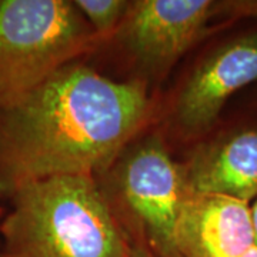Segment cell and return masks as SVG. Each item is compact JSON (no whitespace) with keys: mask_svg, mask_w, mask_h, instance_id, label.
<instances>
[{"mask_svg":"<svg viewBox=\"0 0 257 257\" xmlns=\"http://www.w3.org/2000/svg\"><path fill=\"white\" fill-rule=\"evenodd\" d=\"M152 113L146 86L74 62L0 111V196L55 176L109 170Z\"/></svg>","mask_w":257,"mask_h":257,"instance_id":"6da1fadb","label":"cell"},{"mask_svg":"<svg viewBox=\"0 0 257 257\" xmlns=\"http://www.w3.org/2000/svg\"><path fill=\"white\" fill-rule=\"evenodd\" d=\"M0 224L8 257H128L132 239L93 176L22 184Z\"/></svg>","mask_w":257,"mask_h":257,"instance_id":"7a4b0ae2","label":"cell"},{"mask_svg":"<svg viewBox=\"0 0 257 257\" xmlns=\"http://www.w3.org/2000/svg\"><path fill=\"white\" fill-rule=\"evenodd\" d=\"M100 42L73 2L0 0V111Z\"/></svg>","mask_w":257,"mask_h":257,"instance_id":"3957f363","label":"cell"},{"mask_svg":"<svg viewBox=\"0 0 257 257\" xmlns=\"http://www.w3.org/2000/svg\"><path fill=\"white\" fill-rule=\"evenodd\" d=\"M110 169L120 209L132 223L128 236L145 240L157 257H180L176 223L190 187L163 139L149 135L128 145Z\"/></svg>","mask_w":257,"mask_h":257,"instance_id":"277c9868","label":"cell"},{"mask_svg":"<svg viewBox=\"0 0 257 257\" xmlns=\"http://www.w3.org/2000/svg\"><path fill=\"white\" fill-rule=\"evenodd\" d=\"M234 5L210 0L130 2L116 35L143 69L165 73L204 36L213 18Z\"/></svg>","mask_w":257,"mask_h":257,"instance_id":"5b68a950","label":"cell"},{"mask_svg":"<svg viewBox=\"0 0 257 257\" xmlns=\"http://www.w3.org/2000/svg\"><path fill=\"white\" fill-rule=\"evenodd\" d=\"M257 80V32L221 45L199 64L177 96L173 117L187 136L217 120L234 93Z\"/></svg>","mask_w":257,"mask_h":257,"instance_id":"8992f818","label":"cell"},{"mask_svg":"<svg viewBox=\"0 0 257 257\" xmlns=\"http://www.w3.org/2000/svg\"><path fill=\"white\" fill-rule=\"evenodd\" d=\"M175 243L180 257H241L254 246L250 207L190 189L176 223Z\"/></svg>","mask_w":257,"mask_h":257,"instance_id":"52a82bcc","label":"cell"},{"mask_svg":"<svg viewBox=\"0 0 257 257\" xmlns=\"http://www.w3.org/2000/svg\"><path fill=\"white\" fill-rule=\"evenodd\" d=\"M184 166L193 192L248 204L257 199V130H243L197 147Z\"/></svg>","mask_w":257,"mask_h":257,"instance_id":"ba28073f","label":"cell"},{"mask_svg":"<svg viewBox=\"0 0 257 257\" xmlns=\"http://www.w3.org/2000/svg\"><path fill=\"white\" fill-rule=\"evenodd\" d=\"M73 3L101 40L117 33L130 6V2L124 0H76Z\"/></svg>","mask_w":257,"mask_h":257,"instance_id":"9c48e42d","label":"cell"},{"mask_svg":"<svg viewBox=\"0 0 257 257\" xmlns=\"http://www.w3.org/2000/svg\"><path fill=\"white\" fill-rule=\"evenodd\" d=\"M132 239V247H130V253L128 257H157L152 248L146 244L145 240L140 237H130Z\"/></svg>","mask_w":257,"mask_h":257,"instance_id":"30bf717a","label":"cell"},{"mask_svg":"<svg viewBox=\"0 0 257 257\" xmlns=\"http://www.w3.org/2000/svg\"><path fill=\"white\" fill-rule=\"evenodd\" d=\"M250 219H251V229H253V240H254V247H257V199L250 207Z\"/></svg>","mask_w":257,"mask_h":257,"instance_id":"8fae6325","label":"cell"},{"mask_svg":"<svg viewBox=\"0 0 257 257\" xmlns=\"http://www.w3.org/2000/svg\"><path fill=\"white\" fill-rule=\"evenodd\" d=\"M241 257H257V247L253 246V247L248 250L247 253H244Z\"/></svg>","mask_w":257,"mask_h":257,"instance_id":"7c38bea8","label":"cell"},{"mask_svg":"<svg viewBox=\"0 0 257 257\" xmlns=\"http://www.w3.org/2000/svg\"><path fill=\"white\" fill-rule=\"evenodd\" d=\"M250 15L257 16V2H251V9H250Z\"/></svg>","mask_w":257,"mask_h":257,"instance_id":"4fadbf2b","label":"cell"},{"mask_svg":"<svg viewBox=\"0 0 257 257\" xmlns=\"http://www.w3.org/2000/svg\"><path fill=\"white\" fill-rule=\"evenodd\" d=\"M0 257H8V256H6V254H5V253H3V251L0 250Z\"/></svg>","mask_w":257,"mask_h":257,"instance_id":"5bb4252c","label":"cell"}]
</instances>
